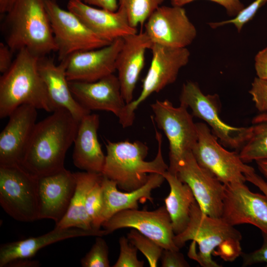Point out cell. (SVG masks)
Returning a JSON list of instances; mask_svg holds the SVG:
<instances>
[{"label": "cell", "instance_id": "f35d334b", "mask_svg": "<svg viewBox=\"0 0 267 267\" xmlns=\"http://www.w3.org/2000/svg\"><path fill=\"white\" fill-rule=\"evenodd\" d=\"M255 68L257 78L267 80V47L260 50L255 58Z\"/></svg>", "mask_w": 267, "mask_h": 267}, {"label": "cell", "instance_id": "836d02e7", "mask_svg": "<svg viewBox=\"0 0 267 267\" xmlns=\"http://www.w3.org/2000/svg\"><path fill=\"white\" fill-rule=\"evenodd\" d=\"M267 1V0H255L244 8L234 18L222 22H211L209 24L212 28H216L226 24H233L239 32L243 26L254 17L258 10Z\"/></svg>", "mask_w": 267, "mask_h": 267}, {"label": "cell", "instance_id": "d6986e66", "mask_svg": "<svg viewBox=\"0 0 267 267\" xmlns=\"http://www.w3.org/2000/svg\"><path fill=\"white\" fill-rule=\"evenodd\" d=\"M76 185L74 173L65 168L39 178V220L59 222L68 209Z\"/></svg>", "mask_w": 267, "mask_h": 267}, {"label": "cell", "instance_id": "e0dca14e", "mask_svg": "<svg viewBox=\"0 0 267 267\" xmlns=\"http://www.w3.org/2000/svg\"><path fill=\"white\" fill-rule=\"evenodd\" d=\"M123 43V38H120L103 47L76 52L69 56L64 59L68 81L92 82L113 74Z\"/></svg>", "mask_w": 267, "mask_h": 267}, {"label": "cell", "instance_id": "d590c367", "mask_svg": "<svg viewBox=\"0 0 267 267\" xmlns=\"http://www.w3.org/2000/svg\"><path fill=\"white\" fill-rule=\"evenodd\" d=\"M262 235L263 243L260 248L249 253L242 252L240 256L243 259V267L266 263V267H267V234L262 233Z\"/></svg>", "mask_w": 267, "mask_h": 267}, {"label": "cell", "instance_id": "cb8c5ba5", "mask_svg": "<svg viewBox=\"0 0 267 267\" xmlns=\"http://www.w3.org/2000/svg\"><path fill=\"white\" fill-rule=\"evenodd\" d=\"M165 179L162 174H150L147 181L143 186L133 191L122 192L118 189L115 181L102 176L101 184L103 206L100 218L102 224L120 211L138 209V203H143L148 200L153 203L151 192L160 187Z\"/></svg>", "mask_w": 267, "mask_h": 267}, {"label": "cell", "instance_id": "7c38bea8", "mask_svg": "<svg viewBox=\"0 0 267 267\" xmlns=\"http://www.w3.org/2000/svg\"><path fill=\"white\" fill-rule=\"evenodd\" d=\"M102 226L108 234L123 228H132L154 240L164 249L179 250L171 220L165 206L153 211L129 209L120 211L104 222Z\"/></svg>", "mask_w": 267, "mask_h": 267}, {"label": "cell", "instance_id": "9a60e30c", "mask_svg": "<svg viewBox=\"0 0 267 267\" xmlns=\"http://www.w3.org/2000/svg\"><path fill=\"white\" fill-rule=\"evenodd\" d=\"M224 186L221 217L231 225L250 224L267 234V197L251 191L245 183Z\"/></svg>", "mask_w": 267, "mask_h": 267}, {"label": "cell", "instance_id": "74e56055", "mask_svg": "<svg viewBox=\"0 0 267 267\" xmlns=\"http://www.w3.org/2000/svg\"><path fill=\"white\" fill-rule=\"evenodd\" d=\"M195 0H171L173 6H182ZM223 6L230 16L237 15L244 6L239 0H210Z\"/></svg>", "mask_w": 267, "mask_h": 267}, {"label": "cell", "instance_id": "4fadbf2b", "mask_svg": "<svg viewBox=\"0 0 267 267\" xmlns=\"http://www.w3.org/2000/svg\"><path fill=\"white\" fill-rule=\"evenodd\" d=\"M176 175L189 186L204 213L212 217H222L224 184L197 163L192 151L179 162Z\"/></svg>", "mask_w": 267, "mask_h": 267}, {"label": "cell", "instance_id": "8fae6325", "mask_svg": "<svg viewBox=\"0 0 267 267\" xmlns=\"http://www.w3.org/2000/svg\"><path fill=\"white\" fill-rule=\"evenodd\" d=\"M45 4L60 61L76 52L111 43L96 35L72 12L61 8L55 0H45Z\"/></svg>", "mask_w": 267, "mask_h": 267}, {"label": "cell", "instance_id": "52a82bcc", "mask_svg": "<svg viewBox=\"0 0 267 267\" xmlns=\"http://www.w3.org/2000/svg\"><path fill=\"white\" fill-rule=\"evenodd\" d=\"M39 177L22 165L0 166V204L14 220H39Z\"/></svg>", "mask_w": 267, "mask_h": 267}, {"label": "cell", "instance_id": "484cf974", "mask_svg": "<svg viewBox=\"0 0 267 267\" xmlns=\"http://www.w3.org/2000/svg\"><path fill=\"white\" fill-rule=\"evenodd\" d=\"M76 185L68 209L55 227L65 228L77 227L85 230L94 229L88 216L86 203L88 194L101 178V174L88 172L74 173Z\"/></svg>", "mask_w": 267, "mask_h": 267}, {"label": "cell", "instance_id": "7402d4cb", "mask_svg": "<svg viewBox=\"0 0 267 267\" xmlns=\"http://www.w3.org/2000/svg\"><path fill=\"white\" fill-rule=\"evenodd\" d=\"M38 66L55 110L66 109L79 122L90 113V111L84 108L76 100L72 93L66 74L65 60L61 61L57 65L47 55L39 58Z\"/></svg>", "mask_w": 267, "mask_h": 267}, {"label": "cell", "instance_id": "1f68e13d", "mask_svg": "<svg viewBox=\"0 0 267 267\" xmlns=\"http://www.w3.org/2000/svg\"><path fill=\"white\" fill-rule=\"evenodd\" d=\"M109 250L102 236H96L90 250L81 260L83 267H109Z\"/></svg>", "mask_w": 267, "mask_h": 267}, {"label": "cell", "instance_id": "ba28073f", "mask_svg": "<svg viewBox=\"0 0 267 267\" xmlns=\"http://www.w3.org/2000/svg\"><path fill=\"white\" fill-rule=\"evenodd\" d=\"M196 125L198 139L191 151L197 163L224 185L245 183V175L254 168L246 164L238 153L224 149L206 124Z\"/></svg>", "mask_w": 267, "mask_h": 267}, {"label": "cell", "instance_id": "d6a6232c", "mask_svg": "<svg viewBox=\"0 0 267 267\" xmlns=\"http://www.w3.org/2000/svg\"><path fill=\"white\" fill-rule=\"evenodd\" d=\"M120 254L113 267H142L144 261L137 258V248L127 237L121 236L119 241Z\"/></svg>", "mask_w": 267, "mask_h": 267}, {"label": "cell", "instance_id": "30bf717a", "mask_svg": "<svg viewBox=\"0 0 267 267\" xmlns=\"http://www.w3.org/2000/svg\"><path fill=\"white\" fill-rule=\"evenodd\" d=\"M180 104L190 108L192 115L205 121L213 134L226 147L240 150L249 138V127H235L226 124L219 116L218 96L205 95L198 84L192 81L184 83L179 97Z\"/></svg>", "mask_w": 267, "mask_h": 267}, {"label": "cell", "instance_id": "5bb4252c", "mask_svg": "<svg viewBox=\"0 0 267 267\" xmlns=\"http://www.w3.org/2000/svg\"><path fill=\"white\" fill-rule=\"evenodd\" d=\"M145 29L153 44L170 47H186L197 35L182 6H160L146 21Z\"/></svg>", "mask_w": 267, "mask_h": 267}, {"label": "cell", "instance_id": "603a6c76", "mask_svg": "<svg viewBox=\"0 0 267 267\" xmlns=\"http://www.w3.org/2000/svg\"><path fill=\"white\" fill-rule=\"evenodd\" d=\"M108 234L104 229L85 230L77 227L58 228L42 235L2 244L0 248V267L20 259H30L42 248L63 240L85 236H103Z\"/></svg>", "mask_w": 267, "mask_h": 267}, {"label": "cell", "instance_id": "4316f807", "mask_svg": "<svg viewBox=\"0 0 267 267\" xmlns=\"http://www.w3.org/2000/svg\"><path fill=\"white\" fill-rule=\"evenodd\" d=\"M163 176L170 188L169 194L164 199L165 207L171 220L174 232L177 235L187 227L191 207L196 200L189 186L176 175L167 171Z\"/></svg>", "mask_w": 267, "mask_h": 267}, {"label": "cell", "instance_id": "7bdbcfd3", "mask_svg": "<svg viewBox=\"0 0 267 267\" xmlns=\"http://www.w3.org/2000/svg\"><path fill=\"white\" fill-rule=\"evenodd\" d=\"M39 263L30 259H20L10 262L6 266L9 267H37Z\"/></svg>", "mask_w": 267, "mask_h": 267}, {"label": "cell", "instance_id": "ab89813d", "mask_svg": "<svg viewBox=\"0 0 267 267\" xmlns=\"http://www.w3.org/2000/svg\"><path fill=\"white\" fill-rule=\"evenodd\" d=\"M13 51L9 46L3 42L0 43V72L1 74L6 72L11 67L13 60Z\"/></svg>", "mask_w": 267, "mask_h": 267}, {"label": "cell", "instance_id": "e575fe53", "mask_svg": "<svg viewBox=\"0 0 267 267\" xmlns=\"http://www.w3.org/2000/svg\"><path fill=\"white\" fill-rule=\"evenodd\" d=\"M256 108L261 113L267 112V80L255 78L249 90Z\"/></svg>", "mask_w": 267, "mask_h": 267}, {"label": "cell", "instance_id": "9c48e42d", "mask_svg": "<svg viewBox=\"0 0 267 267\" xmlns=\"http://www.w3.org/2000/svg\"><path fill=\"white\" fill-rule=\"evenodd\" d=\"M157 127L163 131L169 144L168 171L176 175L179 162L191 151L198 139L196 123L187 107L174 106L168 100L156 101L151 105Z\"/></svg>", "mask_w": 267, "mask_h": 267}, {"label": "cell", "instance_id": "f6af8a7d", "mask_svg": "<svg viewBox=\"0 0 267 267\" xmlns=\"http://www.w3.org/2000/svg\"><path fill=\"white\" fill-rule=\"evenodd\" d=\"M259 171L267 179V159L256 161Z\"/></svg>", "mask_w": 267, "mask_h": 267}, {"label": "cell", "instance_id": "ffe728a7", "mask_svg": "<svg viewBox=\"0 0 267 267\" xmlns=\"http://www.w3.org/2000/svg\"><path fill=\"white\" fill-rule=\"evenodd\" d=\"M69 85L76 100L90 111L111 112L118 117L126 104L114 73L95 82L70 81Z\"/></svg>", "mask_w": 267, "mask_h": 267}, {"label": "cell", "instance_id": "ac0fdd59", "mask_svg": "<svg viewBox=\"0 0 267 267\" xmlns=\"http://www.w3.org/2000/svg\"><path fill=\"white\" fill-rule=\"evenodd\" d=\"M67 9L96 35L110 43L137 33L136 28L130 24L126 12L121 6L111 11L95 8L80 0H69Z\"/></svg>", "mask_w": 267, "mask_h": 267}, {"label": "cell", "instance_id": "d4e9b609", "mask_svg": "<svg viewBox=\"0 0 267 267\" xmlns=\"http://www.w3.org/2000/svg\"><path fill=\"white\" fill-rule=\"evenodd\" d=\"M99 116L89 114L80 122L74 141L73 161L74 165L85 172L101 174L105 155L97 137Z\"/></svg>", "mask_w": 267, "mask_h": 267}, {"label": "cell", "instance_id": "f1b7e54d", "mask_svg": "<svg viewBox=\"0 0 267 267\" xmlns=\"http://www.w3.org/2000/svg\"><path fill=\"white\" fill-rule=\"evenodd\" d=\"M164 0H118L119 6L123 7L127 14L131 26L136 28L142 26L151 14Z\"/></svg>", "mask_w": 267, "mask_h": 267}, {"label": "cell", "instance_id": "6da1fadb", "mask_svg": "<svg viewBox=\"0 0 267 267\" xmlns=\"http://www.w3.org/2000/svg\"><path fill=\"white\" fill-rule=\"evenodd\" d=\"M52 113L36 123L22 165L39 178L65 168L66 154L80 123L66 109Z\"/></svg>", "mask_w": 267, "mask_h": 267}, {"label": "cell", "instance_id": "ee69618b", "mask_svg": "<svg viewBox=\"0 0 267 267\" xmlns=\"http://www.w3.org/2000/svg\"><path fill=\"white\" fill-rule=\"evenodd\" d=\"M16 0H0V13L5 14L12 7Z\"/></svg>", "mask_w": 267, "mask_h": 267}, {"label": "cell", "instance_id": "60d3db41", "mask_svg": "<svg viewBox=\"0 0 267 267\" xmlns=\"http://www.w3.org/2000/svg\"><path fill=\"white\" fill-rule=\"evenodd\" d=\"M90 5L97 6L111 11H116L119 8L118 0H80Z\"/></svg>", "mask_w": 267, "mask_h": 267}, {"label": "cell", "instance_id": "f546056e", "mask_svg": "<svg viewBox=\"0 0 267 267\" xmlns=\"http://www.w3.org/2000/svg\"><path fill=\"white\" fill-rule=\"evenodd\" d=\"M130 242L146 257L150 267L158 266L164 248L157 242L146 237L135 229L127 234Z\"/></svg>", "mask_w": 267, "mask_h": 267}, {"label": "cell", "instance_id": "b9f144b4", "mask_svg": "<svg viewBox=\"0 0 267 267\" xmlns=\"http://www.w3.org/2000/svg\"><path fill=\"white\" fill-rule=\"evenodd\" d=\"M245 176L247 181L259 188L263 194L267 197V181L257 174L255 171L245 174Z\"/></svg>", "mask_w": 267, "mask_h": 267}, {"label": "cell", "instance_id": "2e32d148", "mask_svg": "<svg viewBox=\"0 0 267 267\" xmlns=\"http://www.w3.org/2000/svg\"><path fill=\"white\" fill-rule=\"evenodd\" d=\"M8 117L0 134V166L22 165L37 123V109L30 105H22Z\"/></svg>", "mask_w": 267, "mask_h": 267}, {"label": "cell", "instance_id": "277c9868", "mask_svg": "<svg viewBox=\"0 0 267 267\" xmlns=\"http://www.w3.org/2000/svg\"><path fill=\"white\" fill-rule=\"evenodd\" d=\"M158 151L155 158L146 161L147 145L140 141L112 142L107 140L105 163L101 174L115 181L125 191L135 190L144 185L149 175H163L169 168L162 152V135L155 129Z\"/></svg>", "mask_w": 267, "mask_h": 267}, {"label": "cell", "instance_id": "44dd1931", "mask_svg": "<svg viewBox=\"0 0 267 267\" xmlns=\"http://www.w3.org/2000/svg\"><path fill=\"white\" fill-rule=\"evenodd\" d=\"M152 44L145 32L123 38V45L116 61V69L126 104L133 100L135 87L144 65L146 51L150 49Z\"/></svg>", "mask_w": 267, "mask_h": 267}, {"label": "cell", "instance_id": "7a4b0ae2", "mask_svg": "<svg viewBox=\"0 0 267 267\" xmlns=\"http://www.w3.org/2000/svg\"><path fill=\"white\" fill-rule=\"evenodd\" d=\"M241 233L222 218H215L204 213L197 201L191 206L190 220L181 233L175 235L174 241L179 248L192 240L198 245L197 252L190 248L188 255L203 267H221L212 255L217 247L215 255L227 262H232L242 253Z\"/></svg>", "mask_w": 267, "mask_h": 267}, {"label": "cell", "instance_id": "83f0119b", "mask_svg": "<svg viewBox=\"0 0 267 267\" xmlns=\"http://www.w3.org/2000/svg\"><path fill=\"white\" fill-rule=\"evenodd\" d=\"M251 133L239 153L244 163L267 159V112H262L252 121Z\"/></svg>", "mask_w": 267, "mask_h": 267}, {"label": "cell", "instance_id": "3957f363", "mask_svg": "<svg viewBox=\"0 0 267 267\" xmlns=\"http://www.w3.org/2000/svg\"><path fill=\"white\" fill-rule=\"evenodd\" d=\"M4 15L5 43L13 52L25 48L41 57L57 51L45 0H16Z\"/></svg>", "mask_w": 267, "mask_h": 267}, {"label": "cell", "instance_id": "4dcf8cb0", "mask_svg": "<svg viewBox=\"0 0 267 267\" xmlns=\"http://www.w3.org/2000/svg\"><path fill=\"white\" fill-rule=\"evenodd\" d=\"M102 177L89 192L86 203L87 214L91 220L92 228L95 230L100 229L102 226L100 220L103 206L102 189L101 184Z\"/></svg>", "mask_w": 267, "mask_h": 267}, {"label": "cell", "instance_id": "5b68a950", "mask_svg": "<svg viewBox=\"0 0 267 267\" xmlns=\"http://www.w3.org/2000/svg\"><path fill=\"white\" fill-rule=\"evenodd\" d=\"M39 57L23 48L0 78V118L8 117L19 106L31 105L48 112L55 111L40 75Z\"/></svg>", "mask_w": 267, "mask_h": 267}, {"label": "cell", "instance_id": "8992f818", "mask_svg": "<svg viewBox=\"0 0 267 267\" xmlns=\"http://www.w3.org/2000/svg\"><path fill=\"white\" fill-rule=\"evenodd\" d=\"M150 66L145 77L140 94L126 104L118 117L123 128L131 126L135 111L152 93L158 92L176 80L180 69L189 62L190 52L186 48H175L152 44Z\"/></svg>", "mask_w": 267, "mask_h": 267}, {"label": "cell", "instance_id": "8d00e7d4", "mask_svg": "<svg viewBox=\"0 0 267 267\" xmlns=\"http://www.w3.org/2000/svg\"><path fill=\"white\" fill-rule=\"evenodd\" d=\"M179 250L164 249L161 259L162 267H188L189 265Z\"/></svg>", "mask_w": 267, "mask_h": 267}]
</instances>
